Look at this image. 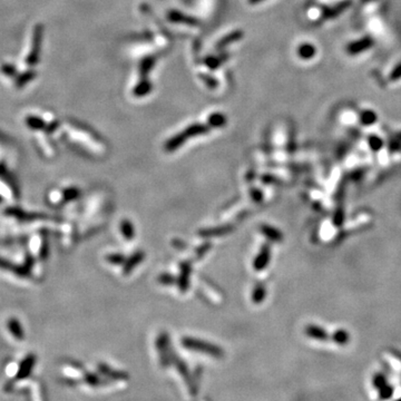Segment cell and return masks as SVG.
Returning a JSON list of instances; mask_svg holds the SVG:
<instances>
[{"label": "cell", "instance_id": "1", "mask_svg": "<svg viewBox=\"0 0 401 401\" xmlns=\"http://www.w3.org/2000/svg\"><path fill=\"white\" fill-rule=\"evenodd\" d=\"M373 46V39L369 36H365L363 38L359 39V40L352 41L347 46V53L351 56H356L361 53L365 52V50L370 49Z\"/></svg>", "mask_w": 401, "mask_h": 401}, {"label": "cell", "instance_id": "2", "mask_svg": "<svg viewBox=\"0 0 401 401\" xmlns=\"http://www.w3.org/2000/svg\"><path fill=\"white\" fill-rule=\"evenodd\" d=\"M186 347H190L191 349L199 350V351H205L207 353H211V355H220L221 351L219 349H216V347H213L212 344L205 343V342L202 341H195V340H185L184 341Z\"/></svg>", "mask_w": 401, "mask_h": 401}, {"label": "cell", "instance_id": "3", "mask_svg": "<svg viewBox=\"0 0 401 401\" xmlns=\"http://www.w3.org/2000/svg\"><path fill=\"white\" fill-rule=\"evenodd\" d=\"M350 5H351V0H345V1H342L339 3V5H336L331 8H329V9L324 13V17L325 18L337 17L338 15L343 13V11L347 9Z\"/></svg>", "mask_w": 401, "mask_h": 401}, {"label": "cell", "instance_id": "4", "mask_svg": "<svg viewBox=\"0 0 401 401\" xmlns=\"http://www.w3.org/2000/svg\"><path fill=\"white\" fill-rule=\"evenodd\" d=\"M377 120V115L376 113H373L372 111H365L361 114V121L364 125H370L373 121Z\"/></svg>", "mask_w": 401, "mask_h": 401}, {"label": "cell", "instance_id": "5", "mask_svg": "<svg viewBox=\"0 0 401 401\" xmlns=\"http://www.w3.org/2000/svg\"><path fill=\"white\" fill-rule=\"evenodd\" d=\"M316 54V48L312 45L305 44L300 48V55L303 58H311Z\"/></svg>", "mask_w": 401, "mask_h": 401}, {"label": "cell", "instance_id": "6", "mask_svg": "<svg viewBox=\"0 0 401 401\" xmlns=\"http://www.w3.org/2000/svg\"><path fill=\"white\" fill-rule=\"evenodd\" d=\"M401 78V61L398 65L395 66V68L391 70L390 75H389V80L390 81H397Z\"/></svg>", "mask_w": 401, "mask_h": 401}, {"label": "cell", "instance_id": "7", "mask_svg": "<svg viewBox=\"0 0 401 401\" xmlns=\"http://www.w3.org/2000/svg\"><path fill=\"white\" fill-rule=\"evenodd\" d=\"M264 251H263L262 252V255H260V257L259 258H261L260 260H257V262H255V269L257 270H261V269H263V265L265 264L266 263V258H269V254H266V249H263Z\"/></svg>", "mask_w": 401, "mask_h": 401}, {"label": "cell", "instance_id": "8", "mask_svg": "<svg viewBox=\"0 0 401 401\" xmlns=\"http://www.w3.org/2000/svg\"><path fill=\"white\" fill-rule=\"evenodd\" d=\"M129 230H132V225L129 224V222H127V221L123 222V233H124L125 237L131 239L133 233H132V232H129Z\"/></svg>", "mask_w": 401, "mask_h": 401}, {"label": "cell", "instance_id": "9", "mask_svg": "<svg viewBox=\"0 0 401 401\" xmlns=\"http://www.w3.org/2000/svg\"><path fill=\"white\" fill-rule=\"evenodd\" d=\"M370 144L372 145V147L375 148H378L380 145H381V140L378 139V137H371L370 139Z\"/></svg>", "mask_w": 401, "mask_h": 401}]
</instances>
